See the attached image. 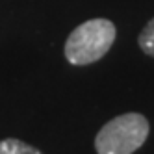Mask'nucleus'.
Here are the masks:
<instances>
[{"mask_svg":"<svg viewBox=\"0 0 154 154\" xmlns=\"http://www.w3.org/2000/svg\"><path fill=\"white\" fill-rule=\"evenodd\" d=\"M137 43H139V48L145 52L147 56L154 58V19H150L149 24L141 30V34L137 37Z\"/></svg>","mask_w":154,"mask_h":154,"instance_id":"nucleus-4","label":"nucleus"},{"mask_svg":"<svg viewBox=\"0 0 154 154\" xmlns=\"http://www.w3.org/2000/svg\"><path fill=\"white\" fill-rule=\"evenodd\" d=\"M0 154H43V152L17 137H8L0 141Z\"/></svg>","mask_w":154,"mask_h":154,"instance_id":"nucleus-3","label":"nucleus"},{"mask_svg":"<svg viewBox=\"0 0 154 154\" xmlns=\"http://www.w3.org/2000/svg\"><path fill=\"white\" fill-rule=\"evenodd\" d=\"M117 30L108 19H91L76 26L65 41V58L71 65H89L104 58L115 43Z\"/></svg>","mask_w":154,"mask_h":154,"instance_id":"nucleus-1","label":"nucleus"},{"mask_svg":"<svg viewBox=\"0 0 154 154\" xmlns=\"http://www.w3.org/2000/svg\"><path fill=\"white\" fill-rule=\"evenodd\" d=\"M149 137V121L141 113H123L98 130L95 149L98 154H132Z\"/></svg>","mask_w":154,"mask_h":154,"instance_id":"nucleus-2","label":"nucleus"}]
</instances>
